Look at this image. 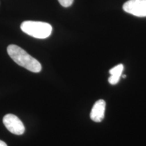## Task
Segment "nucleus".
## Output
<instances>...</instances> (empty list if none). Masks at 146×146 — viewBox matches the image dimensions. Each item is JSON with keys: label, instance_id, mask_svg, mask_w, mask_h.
<instances>
[{"label": "nucleus", "instance_id": "f03ea898", "mask_svg": "<svg viewBox=\"0 0 146 146\" xmlns=\"http://www.w3.org/2000/svg\"><path fill=\"white\" fill-rule=\"evenodd\" d=\"M21 29L29 35L41 39H46L50 36L52 32L51 25L39 21H25L21 24Z\"/></svg>", "mask_w": 146, "mask_h": 146}, {"label": "nucleus", "instance_id": "7ed1b4c3", "mask_svg": "<svg viewBox=\"0 0 146 146\" xmlns=\"http://www.w3.org/2000/svg\"><path fill=\"white\" fill-rule=\"evenodd\" d=\"M123 10L137 17H146V0H129L124 3Z\"/></svg>", "mask_w": 146, "mask_h": 146}, {"label": "nucleus", "instance_id": "20e7f679", "mask_svg": "<svg viewBox=\"0 0 146 146\" xmlns=\"http://www.w3.org/2000/svg\"><path fill=\"white\" fill-rule=\"evenodd\" d=\"M3 123L6 129L13 134L21 135L25 133V126L23 122L16 115L6 114L3 118Z\"/></svg>", "mask_w": 146, "mask_h": 146}, {"label": "nucleus", "instance_id": "39448f33", "mask_svg": "<svg viewBox=\"0 0 146 146\" xmlns=\"http://www.w3.org/2000/svg\"><path fill=\"white\" fill-rule=\"evenodd\" d=\"M106 110V102L104 100L97 101L91 109L90 118L96 123H100L104 118Z\"/></svg>", "mask_w": 146, "mask_h": 146}, {"label": "nucleus", "instance_id": "0eeeda50", "mask_svg": "<svg viewBox=\"0 0 146 146\" xmlns=\"http://www.w3.org/2000/svg\"><path fill=\"white\" fill-rule=\"evenodd\" d=\"M58 1L63 7L68 8V7L70 6L72 4L74 0H58Z\"/></svg>", "mask_w": 146, "mask_h": 146}, {"label": "nucleus", "instance_id": "f257e3e1", "mask_svg": "<svg viewBox=\"0 0 146 146\" xmlns=\"http://www.w3.org/2000/svg\"><path fill=\"white\" fill-rule=\"evenodd\" d=\"M10 57L16 64L33 72H39L42 66L40 62L23 49L16 45H10L7 48Z\"/></svg>", "mask_w": 146, "mask_h": 146}, {"label": "nucleus", "instance_id": "6e6552de", "mask_svg": "<svg viewBox=\"0 0 146 146\" xmlns=\"http://www.w3.org/2000/svg\"><path fill=\"white\" fill-rule=\"evenodd\" d=\"M0 146H8V145H7V144L5 143L4 141L0 140Z\"/></svg>", "mask_w": 146, "mask_h": 146}, {"label": "nucleus", "instance_id": "423d86ee", "mask_svg": "<svg viewBox=\"0 0 146 146\" xmlns=\"http://www.w3.org/2000/svg\"><path fill=\"white\" fill-rule=\"evenodd\" d=\"M123 70L124 66L123 64H118L110 70V76L108 78L110 84H111V85H116V84L118 83Z\"/></svg>", "mask_w": 146, "mask_h": 146}]
</instances>
